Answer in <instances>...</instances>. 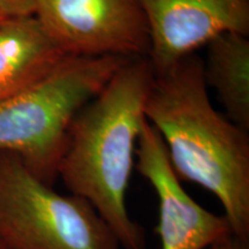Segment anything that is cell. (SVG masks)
<instances>
[{"mask_svg":"<svg viewBox=\"0 0 249 249\" xmlns=\"http://www.w3.org/2000/svg\"><path fill=\"white\" fill-rule=\"evenodd\" d=\"M145 119L160 134L174 173L219 200L232 234L249 241V136L211 103L195 54L154 75Z\"/></svg>","mask_w":249,"mask_h":249,"instance_id":"obj_1","label":"cell"},{"mask_svg":"<svg viewBox=\"0 0 249 249\" xmlns=\"http://www.w3.org/2000/svg\"><path fill=\"white\" fill-rule=\"evenodd\" d=\"M152 79L147 58L124 62L74 117L58 165V177L71 194L92 205L124 249L147 246L126 196Z\"/></svg>","mask_w":249,"mask_h":249,"instance_id":"obj_2","label":"cell"},{"mask_svg":"<svg viewBox=\"0 0 249 249\" xmlns=\"http://www.w3.org/2000/svg\"><path fill=\"white\" fill-rule=\"evenodd\" d=\"M127 60L66 57L35 86L0 101V152L18 156L52 185L74 117Z\"/></svg>","mask_w":249,"mask_h":249,"instance_id":"obj_3","label":"cell"},{"mask_svg":"<svg viewBox=\"0 0 249 249\" xmlns=\"http://www.w3.org/2000/svg\"><path fill=\"white\" fill-rule=\"evenodd\" d=\"M1 249H120L117 236L86 200L61 195L20 157L0 152Z\"/></svg>","mask_w":249,"mask_h":249,"instance_id":"obj_4","label":"cell"},{"mask_svg":"<svg viewBox=\"0 0 249 249\" xmlns=\"http://www.w3.org/2000/svg\"><path fill=\"white\" fill-rule=\"evenodd\" d=\"M34 17L66 57H148L139 0H37Z\"/></svg>","mask_w":249,"mask_h":249,"instance_id":"obj_5","label":"cell"},{"mask_svg":"<svg viewBox=\"0 0 249 249\" xmlns=\"http://www.w3.org/2000/svg\"><path fill=\"white\" fill-rule=\"evenodd\" d=\"M149 31L148 61L164 73L224 34L249 35V0H139Z\"/></svg>","mask_w":249,"mask_h":249,"instance_id":"obj_6","label":"cell"},{"mask_svg":"<svg viewBox=\"0 0 249 249\" xmlns=\"http://www.w3.org/2000/svg\"><path fill=\"white\" fill-rule=\"evenodd\" d=\"M136 170L158 197L156 229L161 249H207L232 234L225 216L210 213L187 194L171 166L160 134L145 119L136 148Z\"/></svg>","mask_w":249,"mask_h":249,"instance_id":"obj_7","label":"cell"},{"mask_svg":"<svg viewBox=\"0 0 249 249\" xmlns=\"http://www.w3.org/2000/svg\"><path fill=\"white\" fill-rule=\"evenodd\" d=\"M64 58L34 15L0 23V101L35 86Z\"/></svg>","mask_w":249,"mask_h":249,"instance_id":"obj_8","label":"cell"},{"mask_svg":"<svg viewBox=\"0 0 249 249\" xmlns=\"http://www.w3.org/2000/svg\"><path fill=\"white\" fill-rule=\"evenodd\" d=\"M204 80L217 92L227 118L249 129V39L241 34H224L211 40Z\"/></svg>","mask_w":249,"mask_h":249,"instance_id":"obj_9","label":"cell"},{"mask_svg":"<svg viewBox=\"0 0 249 249\" xmlns=\"http://www.w3.org/2000/svg\"><path fill=\"white\" fill-rule=\"evenodd\" d=\"M37 0H0V21L33 17Z\"/></svg>","mask_w":249,"mask_h":249,"instance_id":"obj_10","label":"cell"},{"mask_svg":"<svg viewBox=\"0 0 249 249\" xmlns=\"http://www.w3.org/2000/svg\"><path fill=\"white\" fill-rule=\"evenodd\" d=\"M208 249H249V241L230 234L223 238L222 240L217 241Z\"/></svg>","mask_w":249,"mask_h":249,"instance_id":"obj_11","label":"cell"},{"mask_svg":"<svg viewBox=\"0 0 249 249\" xmlns=\"http://www.w3.org/2000/svg\"><path fill=\"white\" fill-rule=\"evenodd\" d=\"M1 22H4V21H1ZM1 22H0V23H1Z\"/></svg>","mask_w":249,"mask_h":249,"instance_id":"obj_12","label":"cell"},{"mask_svg":"<svg viewBox=\"0 0 249 249\" xmlns=\"http://www.w3.org/2000/svg\"><path fill=\"white\" fill-rule=\"evenodd\" d=\"M6 21H7V20H6ZM0 22H1V21H0Z\"/></svg>","mask_w":249,"mask_h":249,"instance_id":"obj_13","label":"cell"},{"mask_svg":"<svg viewBox=\"0 0 249 249\" xmlns=\"http://www.w3.org/2000/svg\"><path fill=\"white\" fill-rule=\"evenodd\" d=\"M0 249H1V247H0Z\"/></svg>","mask_w":249,"mask_h":249,"instance_id":"obj_14","label":"cell"}]
</instances>
